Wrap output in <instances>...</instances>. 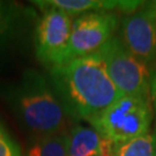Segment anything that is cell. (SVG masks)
<instances>
[{
  "mask_svg": "<svg viewBox=\"0 0 156 156\" xmlns=\"http://www.w3.org/2000/svg\"><path fill=\"white\" fill-rule=\"evenodd\" d=\"M113 156H156V136L145 134L113 145Z\"/></svg>",
  "mask_w": 156,
  "mask_h": 156,
  "instance_id": "8fae6325",
  "label": "cell"
},
{
  "mask_svg": "<svg viewBox=\"0 0 156 156\" xmlns=\"http://www.w3.org/2000/svg\"><path fill=\"white\" fill-rule=\"evenodd\" d=\"M15 21V12L12 4L0 1V42L11 33Z\"/></svg>",
  "mask_w": 156,
  "mask_h": 156,
  "instance_id": "7c38bea8",
  "label": "cell"
},
{
  "mask_svg": "<svg viewBox=\"0 0 156 156\" xmlns=\"http://www.w3.org/2000/svg\"><path fill=\"white\" fill-rule=\"evenodd\" d=\"M42 8H57L69 13L72 15L83 14L88 12H109L119 8L126 13L135 12L140 2L132 1H105V0H48V1H33Z\"/></svg>",
  "mask_w": 156,
  "mask_h": 156,
  "instance_id": "9c48e42d",
  "label": "cell"
},
{
  "mask_svg": "<svg viewBox=\"0 0 156 156\" xmlns=\"http://www.w3.org/2000/svg\"><path fill=\"white\" fill-rule=\"evenodd\" d=\"M122 42L148 68L156 65V19L147 5L124 17Z\"/></svg>",
  "mask_w": 156,
  "mask_h": 156,
  "instance_id": "52a82bcc",
  "label": "cell"
},
{
  "mask_svg": "<svg viewBox=\"0 0 156 156\" xmlns=\"http://www.w3.org/2000/svg\"><path fill=\"white\" fill-rule=\"evenodd\" d=\"M68 156H113L110 140L93 127L75 126L66 135Z\"/></svg>",
  "mask_w": 156,
  "mask_h": 156,
  "instance_id": "ba28073f",
  "label": "cell"
},
{
  "mask_svg": "<svg viewBox=\"0 0 156 156\" xmlns=\"http://www.w3.org/2000/svg\"><path fill=\"white\" fill-rule=\"evenodd\" d=\"M67 134H51L35 138L27 156H68Z\"/></svg>",
  "mask_w": 156,
  "mask_h": 156,
  "instance_id": "30bf717a",
  "label": "cell"
},
{
  "mask_svg": "<svg viewBox=\"0 0 156 156\" xmlns=\"http://www.w3.org/2000/svg\"><path fill=\"white\" fill-rule=\"evenodd\" d=\"M118 27V16L111 12H88L74 19L67 62L98 52Z\"/></svg>",
  "mask_w": 156,
  "mask_h": 156,
  "instance_id": "8992f818",
  "label": "cell"
},
{
  "mask_svg": "<svg viewBox=\"0 0 156 156\" xmlns=\"http://www.w3.org/2000/svg\"><path fill=\"white\" fill-rule=\"evenodd\" d=\"M148 8L151 11V13L154 14V16H155V19H156V1H151V2H149L148 4Z\"/></svg>",
  "mask_w": 156,
  "mask_h": 156,
  "instance_id": "9a60e30c",
  "label": "cell"
},
{
  "mask_svg": "<svg viewBox=\"0 0 156 156\" xmlns=\"http://www.w3.org/2000/svg\"><path fill=\"white\" fill-rule=\"evenodd\" d=\"M87 122L112 144L148 134L151 123V97L123 95Z\"/></svg>",
  "mask_w": 156,
  "mask_h": 156,
  "instance_id": "3957f363",
  "label": "cell"
},
{
  "mask_svg": "<svg viewBox=\"0 0 156 156\" xmlns=\"http://www.w3.org/2000/svg\"><path fill=\"white\" fill-rule=\"evenodd\" d=\"M51 72L69 104L84 120L97 116L123 96L109 76L98 52L72 59Z\"/></svg>",
  "mask_w": 156,
  "mask_h": 156,
  "instance_id": "6da1fadb",
  "label": "cell"
},
{
  "mask_svg": "<svg viewBox=\"0 0 156 156\" xmlns=\"http://www.w3.org/2000/svg\"><path fill=\"white\" fill-rule=\"evenodd\" d=\"M74 15L57 8H45L35 30L37 59L51 69L67 62Z\"/></svg>",
  "mask_w": 156,
  "mask_h": 156,
  "instance_id": "5b68a950",
  "label": "cell"
},
{
  "mask_svg": "<svg viewBox=\"0 0 156 156\" xmlns=\"http://www.w3.org/2000/svg\"><path fill=\"white\" fill-rule=\"evenodd\" d=\"M151 100H153V104H154V110H155V116H156V72L153 74L151 80Z\"/></svg>",
  "mask_w": 156,
  "mask_h": 156,
  "instance_id": "5bb4252c",
  "label": "cell"
},
{
  "mask_svg": "<svg viewBox=\"0 0 156 156\" xmlns=\"http://www.w3.org/2000/svg\"><path fill=\"white\" fill-rule=\"evenodd\" d=\"M15 105L23 124L36 138L67 134L66 113L41 74L29 71L15 93Z\"/></svg>",
  "mask_w": 156,
  "mask_h": 156,
  "instance_id": "7a4b0ae2",
  "label": "cell"
},
{
  "mask_svg": "<svg viewBox=\"0 0 156 156\" xmlns=\"http://www.w3.org/2000/svg\"><path fill=\"white\" fill-rule=\"evenodd\" d=\"M0 156H21L17 144L0 124Z\"/></svg>",
  "mask_w": 156,
  "mask_h": 156,
  "instance_id": "4fadbf2b",
  "label": "cell"
},
{
  "mask_svg": "<svg viewBox=\"0 0 156 156\" xmlns=\"http://www.w3.org/2000/svg\"><path fill=\"white\" fill-rule=\"evenodd\" d=\"M98 53L105 62L109 76L122 94L151 97L149 68L125 48L119 37L109 39Z\"/></svg>",
  "mask_w": 156,
  "mask_h": 156,
  "instance_id": "277c9868",
  "label": "cell"
}]
</instances>
